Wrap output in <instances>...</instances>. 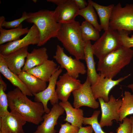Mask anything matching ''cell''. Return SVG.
<instances>
[{
    "mask_svg": "<svg viewBox=\"0 0 133 133\" xmlns=\"http://www.w3.org/2000/svg\"><path fill=\"white\" fill-rule=\"evenodd\" d=\"M40 39L39 31L36 26L33 24L29 29L28 33L22 38L0 45V54L2 55H5L30 45H37Z\"/></svg>",
    "mask_w": 133,
    "mask_h": 133,
    "instance_id": "cell-9",
    "label": "cell"
},
{
    "mask_svg": "<svg viewBox=\"0 0 133 133\" xmlns=\"http://www.w3.org/2000/svg\"><path fill=\"white\" fill-rule=\"evenodd\" d=\"M120 34L122 45L127 48L133 47V35L131 37L129 36L130 31L122 30L118 31Z\"/></svg>",
    "mask_w": 133,
    "mask_h": 133,
    "instance_id": "cell-33",
    "label": "cell"
},
{
    "mask_svg": "<svg viewBox=\"0 0 133 133\" xmlns=\"http://www.w3.org/2000/svg\"><path fill=\"white\" fill-rule=\"evenodd\" d=\"M33 1L34 3H36L37 1V0H33Z\"/></svg>",
    "mask_w": 133,
    "mask_h": 133,
    "instance_id": "cell-41",
    "label": "cell"
},
{
    "mask_svg": "<svg viewBox=\"0 0 133 133\" xmlns=\"http://www.w3.org/2000/svg\"><path fill=\"white\" fill-rule=\"evenodd\" d=\"M100 110L94 111L90 117H84L83 124L84 125H89L91 126L95 133H114L111 132L109 133L103 131L98 121V117L100 113Z\"/></svg>",
    "mask_w": 133,
    "mask_h": 133,
    "instance_id": "cell-29",
    "label": "cell"
},
{
    "mask_svg": "<svg viewBox=\"0 0 133 133\" xmlns=\"http://www.w3.org/2000/svg\"><path fill=\"white\" fill-rule=\"evenodd\" d=\"M6 94L11 112L17 113L27 122L34 124L38 125L43 120L45 112L41 103L32 101L17 87Z\"/></svg>",
    "mask_w": 133,
    "mask_h": 133,
    "instance_id": "cell-1",
    "label": "cell"
},
{
    "mask_svg": "<svg viewBox=\"0 0 133 133\" xmlns=\"http://www.w3.org/2000/svg\"><path fill=\"white\" fill-rule=\"evenodd\" d=\"M28 15L29 17L26 21L35 24L39 32L40 39L37 46H43L51 38L56 37L61 24L56 21L54 11L41 10L28 13Z\"/></svg>",
    "mask_w": 133,
    "mask_h": 133,
    "instance_id": "cell-4",
    "label": "cell"
},
{
    "mask_svg": "<svg viewBox=\"0 0 133 133\" xmlns=\"http://www.w3.org/2000/svg\"><path fill=\"white\" fill-rule=\"evenodd\" d=\"M3 87L6 90L2 84H0V117L9 113L7 109L8 104L7 96L4 92Z\"/></svg>",
    "mask_w": 133,
    "mask_h": 133,
    "instance_id": "cell-30",
    "label": "cell"
},
{
    "mask_svg": "<svg viewBox=\"0 0 133 133\" xmlns=\"http://www.w3.org/2000/svg\"><path fill=\"white\" fill-rule=\"evenodd\" d=\"M127 87L130 89L133 93V83L130 84L127 86Z\"/></svg>",
    "mask_w": 133,
    "mask_h": 133,
    "instance_id": "cell-39",
    "label": "cell"
},
{
    "mask_svg": "<svg viewBox=\"0 0 133 133\" xmlns=\"http://www.w3.org/2000/svg\"><path fill=\"white\" fill-rule=\"evenodd\" d=\"M91 84L87 77L81 87L72 93L74 98L73 106L76 108L82 106H87L94 109L98 108L99 103L96 100L92 93Z\"/></svg>",
    "mask_w": 133,
    "mask_h": 133,
    "instance_id": "cell-11",
    "label": "cell"
},
{
    "mask_svg": "<svg viewBox=\"0 0 133 133\" xmlns=\"http://www.w3.org/2000/svg\"><path fill=\"white\" fill-rule=\"evenodd\" d=\"M47 50L46 48L43 47L34 48L31 53L28 52L22 71H26L48 60V56Z\"/></svg>",
    "mask_w": 133,
    "mask_h": 133,
    "instance_id": "cell-20",
    "label": "cell"
},
{
    "mask_svg": "<svg viewBox=\"0 0 133 133\" xmlns=\"http://www.w3.org/2000/svg\"><path fill=\"white\" fill-rule=\"evenodd\" d=\"M66 0H47V1L49 2H52L57 5H60L63 3Z\"/></svg>",
    "mask_w": 133,
    "mask_h": 133,
    "instance_id": "cell-37",
    "label": "cell"
},
{
    "mask_svg": "<svg viewBox=\"0 0 133 133\" xmlns=\"http://www.w3.org/2000/svg\"><path fill=\"white\" fill-rule=\"evenodd\" d=\"M59 104L64 109L66 113V117L64 120L73 126L80 128L83 124V110L73 108L68 101H60Z\"/></svg>",
    "mask_w": 133,
    "mask_h": 133,
    "instance_id": "cell-18",
    "label": "cell"
},
{
    "mask_svg": "<svg viewBox=\"0 0 133 133\" xmlns=\"http://www.w3.org/2000/svg\"><path fill=\"white\" fill-rule=\"evenodd\" d=\"M28 27L23 28L22 24L18 27L6 30L0 28V45L6 42L15 41L20 39V37L27 34L29 31Z\"/></svg>",
    "mask_w": 133,
    "mask_h": 133,
    "instance_id": "cell-25",
    "label": "cell"
},
{
    "mask_svg": "<svg viewBox=\"0 0 133 133\" xmlns=\"http://www.w3.org/2000/svg\"><path fill=\"white\" fill-rule=\"evenodd\" d=\"M62 71L60 66H58L50 78L48 82V85L46 88L38 93L33 94L34 96L35 101L42 103L46 113H48L50 110L47 107V103L49 101L52 105L59 103V99L55 88L57 79Z\"/></svg>",
    "mask_w": 133,
    "mask_h": 133,
    "instance_id": "cell-10",
    "label": "cell"
},
{
    "mask_svg": "<svg viewBox=\"0 0 133 133\" xmlns=\"http://www.w3.org/2000/svg\"></svg>",
    "mask_w": 133,
    "mask_h": 133,
    "instance_id": "cell-42",
    "label": "cell"
},
{
    "mask_svg": "<svg viewBox=\"0 0 133 133\" xmlns=\"http://www.w3.org/2000/svg\"><path fill=\"white\" fill-rule=\"evenodd\" d=\"M29 17L28 13L24 11L22 13L21 17L20 18L11 21H4L0 25V28L4 27L6 28L12 29L18 27L21 24V23Z\"/></svg>",
    "mask_w": 133,
    "mask_h": 133,
    "instance_id": "cell-31",
    "label": "cell"
},
{
    "mask_svg": "<svg viewBox=\"0 0 133 133\" xmlns=\"http://www.w3.org/2000/svg\"><path fill=\"white\" fill-rule=\"evenodd\" d=\"M57 65L53 60L48 59L42 64L26 71L47 82H49L56 70Z\"/></svg>",
    "mask_w": 133,
    "mask_h": 133,
    "instance_id": "cell-21",
    "label": "cell"
},
{
    "mask_svg": "<svg viewBox=\"0 0 133 133\" xmlns=\"http://www.w3.org/2000/svg\"><path fill=\"white\" fill-rule=\"evenodd\" d=\"M18 76L28 90L33 94L43 91L47 87V82L26 71H22Z\"/></svg>",
    "mask_w": 133,
    "mask_h": 133,
    "instance_id": "cell-19",
    "label": "cell"
},
{
    "mask_svg": "<svg viewBox=\"0 0 133 133\" xmlns=\"http://www.w3.org/2000/svg\"><path fill=\"white\" fill-rule=\"evenodd\" d=\"M122 97L121 106L118 111L119 121L121 122L127 116L133 114V94L126 91Z\"/></svg>",
    "mask_w": 133,
    "mask_h": 133,
    "instance_id": "cell-26",
    "label": "cell"
},
{
    "mask_svg": "<svg viewBox=\"0 0 133 133\" xmlns=\"http://www.w3.org/2000/svg\"><path fill=\"white\" fill-rule=\"evenodd\" d=\"M79 10L74 0H66L63 3L58 5L54 11V16L59 23H70L75 20Z\"/></svg>",
    "mask_w": 133,
    "mask_h": 133,
    "instance_id": "cell-15",
    "label": "cell"
},
{
    "mask_svg": "<svg viewBox=\"0 0 133 133\" xmlns=\"http://www.w3.org/2000/svg\"><path fill=\"white\" fill-rule=\"evenodd\" d=\"M98 99L101 112L99 122L101 127L112 126L113 120L118 122L119 118L118 111L121 106L122 100H116L112 95L110 96L109 100L107 102H105L101 98Z\"/></svg>",
    "mask_w": 133,
    "mask_h": 133,
    "instance_id": "cell-8",
    "label": "cell"
},
{
    "mask_svg": "<svg viewBox=\"0 0 133 133\" xmlns=\"http://www.w3.org/2000/svg\"><path fill=\"white\" fill-rule=\"evenodd\" d=\"M93 131L91 126L89 125L80 128L78 133H93Z\"/></svg>",
    "mask_w": 133,
    "mask_h": 133,
    "instance_id": "cell-36",
    "label": "cell"
},
{
    "mask_svg": "<svg viewBox=\"0 0 133 133\" xmlns=\"http://www.w3.org/2000/svg\"><path fill=\"white\" fill-rule=\"evenodd\" d=\"M92 5L88 3V5L85 8L79 10L78 15L82 16L85 21L91 24L100 32L102 29L98 22L97 15Z\"/></svg>",
    "mask_w": 133,
    "mask_h": 133,
    "instance_id": "cell-28",
    "label": "cell"
},
{
    "mask_svg": "<svg viewBox=\"0 0 133 133\" xmlns=\"http://www.w3.org/2000/svg\"><path fill=\"white\" fill-rule=\"evenodd\" d=\"M28 46L23 48L9 54L2 55L9 69L12 72L18 75L22 71L28 53Z\"/></svg>",
    "mask_w": 133,
    "mask_h": 133,
    "instance_id": "cell-17",
    "label": "cell"
},
{
    "mask_svg": "<svg viewBox=\"0 0 133 133\" xmlns=\"http://www.w3.org/2000/svg\"><path fill=\"white\" fill-rule=\"evenodd\" d=\"M65 110L58 103L53 105L50 112L43 115V122L37 127L33 133H56L55 127L59 116Z\"/></svg>",
    "mask_w": 133,
    "mask_h": 133,
    "instance_id": "cell-14",
    "label": "cell"
},
{
    "mask_svg": "<svg viewBox=\"0 0 133 133\" xmlns=\"http://www.w3.org/2000/svg\"><path fill=\"white\" fill-rule=\"evenodd\" d=\"M79 10L83 9L85 8L88 3L84 0H74Z\"/></svg>",
    "mask_w": 133,
    "mask_h": 133,
    "instance_id": "cell-35",
    "label": "cell"
},
{
    "mask_svg": "<svg viewBox=\"0 0 133 133\" xmlns=\"http://www.w3.org/2000/svg\"><path fill=\"white\" fill-rule=\"evenodd\" d=\"M0 72L13 86L18 88L23 93L28 96H33V95L28 90L18 75L12 72L9 69L2 55L0 54Z\"/></svg>",
    "mask_w": 133,
    "mask_h": 133,
    "instance_id": "cell-22",
    "label": "cell"
},
{
    "mask_svg": "<svg viewBox=\"0 0 133 133\" xmlns=\"http://www.w3.org/2000/svg\"><path fill=\"white\" fill-rule=\"evenodd\" d=\"M5 18L3 16H0V25L5 20Z\"/></svg>",
    "mask_w": 133,
    "mask_h": 133,
    "instance_id": "cell-38",
    "label": "cell"
},
{
    "mask_svg": "<svg viewBox=\"0 0 133 133\" xmlns=\"http://www.w3.org/2000/svg\"><path fill=\"white\" fill-rule=\"evenodd\" d=\"M109 26L118 31H133V4H127L122 7L119 2L115 5L110 18Z\"/></svg>",
    "mask_w": 133,
    "mask_h": 133,
    "instance_id": "cell-6",
    "label": "cell"
},
{
    "mask_svg": "<svg viewBox=\"0 0 133 133\" xmlns=\"http://www.w3.org/2000/svg\"><path fill=\"white\" fill-rule=\"evenodd\" d=\"M80 28L82 39L85 43L90 40L96 41L100 37V32L85 21L82 23Z\"/></svg>",
    "mask_w": 133,
    "mask_h": 133,
    "instance_id": "cell-27",
    "label": "cell"
},
{
    "mask_svg": "<svg viewBox=\"0 0 133 133\" xmlns=\"http://www.w3.org/2000/svg\"><path fill=\"white\" fill-rule=\"evenodd\" d=\"M130 118L131 120L132 125V129L131 133H133V116H131L130 117Z\"/></svg>",
    "mask_w": 133,
    "mask_h": 133,
    "instance_id": "cell-40",
    "label": "cell"
},
{
    "mask_svg": "<svg viewBox=\"0 0 133 133\" xmlns=\"http://www.w3.org/2000/svg\"><path fill=\"white\" fill-rule=\"evenodd\" d=\"M99 74L96 82L91 85V89L96 100L101 98L105 102H107L109 100V95L111 90L131 75L129 74L117 80H114L112 79L105 77L102 75L100 73Z\"/></svg>",
    "mask_w": 133,
    "mask_h": 133,
    "instance_id": "cell-12",
    "label": "cell"
},
{
    "mask_svg": "<svg viewBox=\"0 0 133 133\" xmlns=\"http://www.w3.org/2000/svg\"><path fill=\"white\" fill-rule=\"evenodd\" d=\"M53 58L60 64L61 68L65 69L69 75L77 79L79 74L84 75L86 72L83 63L80 60L67 55L64 51V48L59 45L56 46L55 54Z\"/></svg>",
    "mask_w": 133,
    "mask_h": 133,
    "instance_id": "cell-7",
    "label": "cell"
},
{
    "mask_svg": "<svg viewBox=\"0 0 133 133\" xmlns=\"http://www.w3.org/2000/svg\"><path fill=\"white\" fill-rule=\"evenodd\" d=\"M26 122L17 113L10 112L0 117V131L2 133H24L23 127Z\"/></svg>",
    "mask_w": 133,
    "mask_h": 133,
    "instance_id": "cell-16",
    "label": "cell"
},
{
    "mask_svg": "<svg viewBox=\"0 0 133 133\" xmlns=\"http://www.w3.org/2000/svg\"><path fill=\"white\" fill-rule=\"evenodd\" d=\"M80 25L76 20L61 24L56 37L70 54L79 60H84L85 43L82 37Z\"/></svg>",
    "mask_w": 133,
    "mask_h": 133,
    "instance_id": "cell-2",
    "label": "cell"
},
{
    "mask_svg": "<svg viewBox=\"0 0 133 133\" xmlns=\"http://www.w3.org/2000/svg\"><path fill=\"white\" fill-rule=\"evenodd\" d=\"M122 45L118 31L110 27L92 45L94 55L99 60Z\"/></svg>",
    "mask_w": 133,
    "mask_h": 133,
    "instance_id": "cell-5",
    "label": "cell"
},
{
    "mask_svg": "<svg viewBox=\"0 0 133 133\" xmlns=\"http://www.w3.org/2000/svg\"><path fill=\"white\" fill-rule=\"evenodd\" d=\"M133 50L123 45L99 60L97 71L105 77L112 79L130 63Z\"/></svg>",
    "mask_w": 133,
    "mask_h": 133,
    "instance_id": "cell-3",
    "label": "cell"
},
{
    "mask_svg": "<svg viewBox=\"0 0 133 133\" xmlns=\"http://www.w3.org/2000/svg\"><path fill=\"white\" fill-rule=\"evenodd\" d=\"M92 44L90 41L85 42L84 48V59L87 66V77L89 79L91 85L94 84L97 81L99 74L97 72L95 63L93 57L92 48Z\"/></svg>",
    "mask_w": 133,
    "mask_h": 133,
    "instance_id": "cell-23",
    "label": "cell"
},
{
    "mask_svg": "<svg viewBox=\"0 0 133 133\" xmlns=\"http://www.w3.org/2000/svg\"><path fill=\"white\" fill-rule=\"evenodd\" d=\"M132 125L130 118H124L116 129V133H131Z\"/></svg>",
    "mask_w": 133,
    "mask_h": 133,
    "instance_id": "cell-32",
    "label": "cell"
},
{
    "mask_svg": "<svg viewBox=\"0 0 133 133\" xmlns=\"http://www.w3.org/2000/svg\"><path fill=\"white\" fill-rule=\"evenodd\" d=\"M82 84L80 80L66 72L59 76L56 84V91L58 99L63 102L67 101L71 93L79 88Z\"/></svg>",
    "mask_w": 133,
    "mask_h": 133,
    "instance_id": "cell-13",
    "label": "cell"
},
{
    "mask_svg": "<svg viewBox=\"0 0 133 133\" xmlns=\"http://www.w3.org/2000/svg\"><path fill=\"white\" fill-rule=\"evenodd\" d=\"M88 1L92 5L97 11L99 17L100 25L101 29L105 31L108 30L109 27V21L111 15L115 5L112 4L107 6H104L91 0H88Z\"/></svg>",
    "mask_w": 133,
    "mask_h": 133,
    "instance_id": "cell-24",
    "label": "cell"
},
{
    "mask_svg": "<svg viewBox=\"0 0 133 133\" xmlns=\"http://www.w3.org/2000/svg\"><path fill=\"white\" fill-rule=\"evenodd\" d=\"M61 128L58 133H78L80 128L73 126L66 122L61 124Z\"/></svg>",
    "mask_w": 133,
    "mask_h": 133,
    "instance_id": "cell-34",
    "label": "cell"
}]
</instances>
